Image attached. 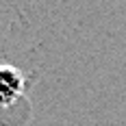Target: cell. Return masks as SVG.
<instances>
[{"label": "cell", "instance_id": "cell-1", "mask_svg": "<svg viewBox=\"0 0 126 126\" xmlns=\"http://www.w3.org/2000/svg\"><path fill=\"white\" fill-rule=\"evenodd\" d=\"M22 89H24V76L20 74V70L11 65H0V104L2 107L13 104L22 96Z\"/></svg>", "mask_w": 126, "mask_h": 126}]
</instances>
